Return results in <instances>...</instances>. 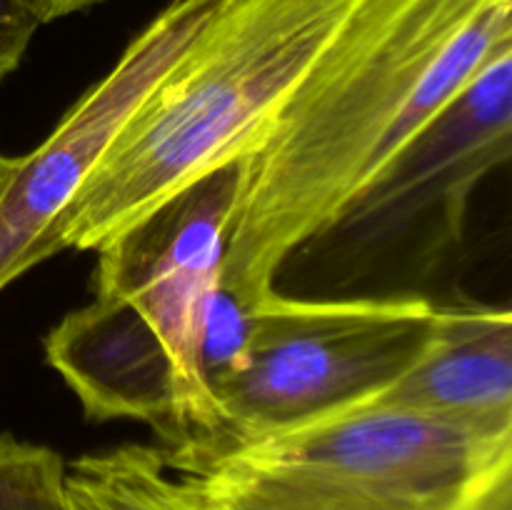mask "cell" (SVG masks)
Returning a JSON list of instances; mask_svg holds the SVG:
<instances>
[{
	"label": "cell",
	"instance_id": "cell-1",
	"mask_svg": "<svg viewBox=\"0 0 512 510\" xmlns=\"http://www.w3.org/2000/svg\"><path fill=\"white\" fill-rule=\"evenodd\" d=\"M512 43V0H365L240 158L220 290L253 313L313 238Z\"/></svg>",
	"mask_w": 512,
	"mask_h": 510
},
{
	"label": "cell",
	"instance_id": "cell-2",
	"mask_svg": "<svg viewBox=\"0 0 512 510\" xmlns=\"http://www.w3.org/2000/svg\"><path fill=\"white\" fill-rule=\"evenodd\" d=\"M365 0H215L55 225V253L100 250L178 190L238 163Z\"/></svg>",
	"mask_w": 512,
	"mask_h": 510
},
{
	"label": "cell",
	"instance_id": "cell-3",
	"mask_svg": "<svg viewBox=\"0 0 512 510\" xmlns=\"http://www.w3.org/2000/svg\"><path fill=\"white\" fill-rule=\"evenodd\" d=\"M173 473L195 510H512V430L370 400Z\"/></svg>",
	"mask_w": 512,
	"mask_h": 510
},
{
	"label": "cell",
	"instance_id": "cell-4",
	"mask_svg": "<svg viewBox=\"0 0 512 510\" xmlns=\"http://www.w3.org/2000/svg\"><path fill=\"white\" fill-rule=\"evenodd\" d=\"M512 155V43L330 223L288 255L300 298H400L465 243L478 185ZM280 273V270H278Z\"/></svg>",
	"mask_w": 512,
	"mask_h": 510
},
{
	"label": "cell",
	"instance_id": "cell-5",
	"mask_svg": "<svg viewBox=\"0 0 512 510\" xmlns=\"http://www.w3.org/2000/svg\"><path fill=\"white\" fill-rule=\"evenodd\" d=\"M435 305L423 295L300 298L273 290L250 313L238 363L213 385L220 435L208 458L383 395L423 355Z\"/></svg>",
	"mask_w": 512,
	"mask_h": 510
},
{
	"label": "cell",
	"instance_id": "cell-6",
	"mask_svg": "<svg viewBox=\"0 0 512 510\" xmlns=\"http://www.w3.org/2000/svg\"><path fill=\"white\" fill-rule=\"evenodd\" d=\"M238 185L240 160L178 190L148 218L95 250V290L123 298L160 335L203 423L200 448L175 463L165 460L170 470L208 458L218 445L220 420L205 378L203 345Z\"/></svg>",
	"mask_w": 512,
	"mask_h": 510
},
{
	"label": "cell",
	"instance_id": "cell-7",
	"mask_svg": "<svg viewBox=\"0 0 512 510\" xmlns=\"http://www.w3.org/2000/svg\"><path fill=\"white\" fill-rule=\"evenodd\" d=\"M215 0H173L28 155L0 200V290L50 260L60 215L135 110L193 43Z\"/></svg>",
	"mask_w": 512,
	"mask_h": 510
},
{
	"label": "cell",
	"instance_id": "cell-8",
	"mask_svg": "<svg viewBox=\"0 0 512 510\" xmlns=\"http://www.w3.org/2000/svg\"><path fill=\"white\" fill-rule=\"evenodd\" d=\"M43 348L88 418L150 425L168 463L200 448L203 423L173 355L123 298L95 290L45 335Z\"/></svg>",
	"mask_w": 512,
	"mask_h": 510
},
{
	"label": "cell",
	"instance_id": "cell-9",
	"mask_svg": "<svg viewBox=\"0 0 512 510\" xmlns=\"http://www.w3.org/2000/svg\"><path fill=\"white\" fill-rule=\"evenodd\" d=\"M375 403L512 430L510 308L465 298L435 305L423 355Z\"/></svg>",
	"mask_w": 512,
	"mask_h": 510
},
{
	"label": "cell",
	"instance_id": "cell-10",
	"mask_svg": "<svg viewBox=\"0 0 512 510\" xmlns=\"http://www.w3.org/2000/svg\"><path fill=\"white\" fill-rule=\"evenodd\" d=\"M70 510H195L188 490L153 445H120L65 468Z\"/></svg>",
	"mask_w": 512,
	"mask_h": 510
},
{
	"label": "cell",
	"instance_id": "cell-11",
	"mask_svg": "<svg viewBox=\"0 0 512 510\" xmlns=\"http://www.w3.org/2000/svg\"><path fill=\"white\" fill-rule=\"evenodd\" d=\"M0 510H70L63 458L45 445L0 435Z\"/></svg>",
	"mask_w": 512,
	"mask_h": 510
},
{
	"label": "cell",
	"instance_id": "cell-12",
	"mask_svg": "<svg viewBox=\"0 0 512 510\" xmlns=\"http://www.w3.org/2000/svg\"><path fill=\"white\" fill-rule=\"evenodd\" d=\"M38 28L25 0H0V80L18 68Z\"/></svg>",
	"mask_w": 512,
	"mask_h": 510
},
{
	"label": "cell",
	"instance_id": "cell-13",
	"mask_svg": "<svg viewBox=\"0 0 512 510\" xmlns=\"http://www.w3.org/2000/svg\"><path fill=\"white\" fill-rule=\"evenodd\" d=\"M100 3H105V0H25V5H28L30 13L35 15L40 25L68 18V15L80 13V10H88Z\"/></svg>",
	"mask_w": 512,
	"mask_h": 510
},
{
	"label": "cell",
	"instance_id": "cell-14",
	"mask_svg": "<svg viewBox=\"0 0 512 510\" xmlns=\"http://www.w3.org/2000/svg\"><path fill=\"white\" fill-rule=\"evenodd\" d=\"M15 168H18V155H3L0 153V200H3L5 190H8L10 180H13Z\"/></svg>",
	"mask_w": 512,
	"mask_h": 510
}]
</instances>
